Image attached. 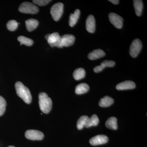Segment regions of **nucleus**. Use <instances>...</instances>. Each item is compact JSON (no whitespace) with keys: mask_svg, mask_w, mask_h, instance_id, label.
<instances>
[{"mask_svg":"<svg viewBox=\"0 0 147 147\" xmlns=\"http://www.w3.org/2000/svg\"><path fill=\"white\" fill-rule=\"evenodd\" d=\"M133 3L136 15L139 16H141L143 9V1L140 0H134Z\"/></svg>","mask_w":147,"mask_h":147,"instance_id":"412c9836","label":"nucleus"},{"mask_svg":"<svg viewBox=\"0 0 147 147\" xmlns=\"http://www.w3.org/2000/svg\"><path fill=\"white\" fill-rule=\"evenodd\" d=\"M80 15V11L79 9H76L74 13H71L69 16V25L70 27H73L77 23Z\"/></svg>","mask_w":147,"mask_h":147,"instance_id":"f3484780","label":"nucleus"},{"mask_svg":"<svg viewBox=\"0 0 147 147\" xmlns=\"http://www.w3.org/2000/svg\"><path fill=\"white\" fill-rule=\"evenodd\" d=\"M109 1L115 5L118 4L119 2V1L118 0H110Z\"/></svg>","mask_w":147,"mask_h":147,"instance_id":"cd10ccee","label":"nucleus"},{"mask_svg":"<svg viewBox=\"0 0 147 147\" xmlns=\"http://www.w3.org/2000/svg\"><path fill=\"white\" fill-rule=\"evenodd\" d=\"M117 119L115 117H111L105 122V125L107 128L116 130L118 128Z\"/></svg>","mask_w":147,"mask_h":147,"instance_id":"a211bd4d","label":"nucleus"},{"mask_svg":"<svg viewBox=\"0 0 147 147\" xmlns=\"http://www.w3.org/2000/svg\"><path fill=\"white\" fill-rule=\"evenodd\" d=\"M99 122V119L98 116L96 115H92L90 117H89L85 127L88 128L92 126H96Z\"/></svg>","mask_w":147,"mask_h":147,"instance_id":"6ab92c4d","label":"nucleus"},{"mask_svg":"<svg viewBox=\"0 0 147 147\" xmlns=\"http://www.w3.org/2000/svg\"><path fill=\"white\" fill-rule=\"evenodd\" d=\"M75 40V36L73 35H64L61 37L60 48H62L63 47H69L73 45Z\"/></svg>","mask_w":147,"mask_h":147,"instance_id":"6e6552de","label":"nucleus"},{"mask_svg":"<svg viewBox=\"0 0 147 147\" xmlns=\"http://www.w3.org/2000/svg\"><path fill=\"white\" fill-rule=\"evenodd\" d=\"M142 47V42L139 39L134 40L132 41L129 48V54L132 57H137Z\"/></svg>","mask_w":147,"mask_h":147,"instance_id":"39448f33","label":"nucleus"},{"mask_svg":"<svg viewBox=\"0 0 147 147\" xmlns=\"http://www.w3.org/2000/svg\"><path fill=\"white\" fill-rule=\"evenodd\" d=\"M86 71L83 68H79L75 69L73 73V76L76 80H80L85 77Z\"/></svg>","mask_w":147,"mask_h":147,"instance_id":"4be33fe9","label":"nucleus"},{"mask_svg":"<svg viewBox=\"0 0 147 147\" xmlns=\"http://www.w3.org/2000/svg\"><path fill=\"white\" fill-rule=\"evenodd\" d=\"M27 139L31 140H41L44 138V134L41 131L34 129L27 130L25 133Z\"/></svg>","mask_w":147,"mask_h":147,"instance_id":"423d86ee","label":"nucleus"},{"mask_svg":"<svg viewBox=\"0 0 147 147\" xmlns=\"http://www.w3.org/2000/svg\"><path fill=\"white\" fill-rule=\"evenodd\" d=\"M88 118L89 117L86 115L82 116L80 117V118L77 121V124H76L77 128L78 129L80 130L84 128L86 125Z\"/></svg>","mask_w":147,"mask_h":147,"instance_id":"5701e85b","label":"nucleus"},{"mask_svg":"<svg viewBox=\"0 0 147 147\" xmlns=\"http://www.w3.org/2000/svg\"><path fill=\"white\" fill-rule=\"evenodd\" d=\"M105 55V52L103 50L98 49L93 50L88 55V58L91 60H94L104 57Z\"/></svg>","mask_w":147,"mask_h":147,"instance_id":"4468645a","label":"nucleus"},{"mask_svg":"<svg viewBox=\"0 0 147 147\" xmlns=\"http://www.w3.org/2000/svg\"><path fill=\"white\" fill-rule=\"evenodd\" d=\"M18 10L21 13L36 14L38 12L39 9L37 6L31 3L24 2L19 6Z\"/></svg>","mask_w":147,"mask_h":147,"instance_id":"7ed1b4c3","label":"nucleus"},{"mask_svg":"<svg viewBox=\"0 0 147 147\" xmlns=\"http://www.w3.org/2000/svg\"><path fill=\"white\" fill-rule=\"evenodd\" d=\"M61 37L58 32H54L49 35L47 41L51 47H57L60 48Z\"/></svg>","mask_w":147,"mask_h":147,"instance_id":"1a4fd4ad","label":"nucleus"},{"mask_svg":"<svg viewBox=\"0 0 147 147\" xmlns=\"http://www.w3.org/2000/svg\"><path fill=\"white\" fill-rule=\"evenodd\" d=\"M136 87V84L131 81H125L119 83L116 86V89L119 90L133 89Z\"/></svg>","mask_w":147,"mask_h":147,"instance_id":"9b49d317","label":"nucleus"},{"mask_svg":"<svg viewBox=\"0 0 147 147\" xmlns=\"http://www.w3.org/2000/svg\"><path fill=\"white\" fill-rule=\"evenodd\" d=\"M39 105L41 111L45 114H47L51 111L53 105L52 99L45 92L39 94Z\"/></svg>","mask_w":147,"mask_h":147,"instance_id":"f03ea898","label":"nucleus"},{"mask_svg":"<svg viewBox=\"0 0 147 147\" xmlns=\"http://www.w3.org/2000/svg\"><path fill=\"white\" fill-rule=\"evenodd\" d=\"M51 1L50 0H34L33 1V2L35 4L37 5L42 6L47 5V4L49 3Z\"/></svg>","mask_w":147,"mask_h":147,"instance_id":"bb28decb","label":"nucleus"},{"mask_svg":"<svg viewBox=\"0 0 147 147\" xmlns=\"http://www.w3.org/2000/svg\"><path fill=\"white\" fill-rule=\"evenodd\" d=\"M114 102V99L109 96L102 98L99 102V106L101 107H108L112 105Z\"/></svg>","mask_w":147,"mask_h":147,"instance_id":"aec40b11","label":"nucleus"},{"mask_svg":"<svg viewBox=\"0 0 147 147\" xmlns=\"http://www.w3.org/2000/svg\"><path fill=\"white\" fill-rule=\"evenodd\" d=\"M18 40L21 43L20 45L23 44L28 46H30L33 44V40H32L24 36H20L18 37Z\"/></svg>","mask_w":147,"mask_h":147,"instance_id":"b1692460","label":"nucleus"},{"mask_svg":"<svg viewBox=\"0 0 147 147\" xmlns=\"http://www.w3.org/2000/svg\"><path fill=\"white\" fill-rule=\"evenodd\" d=\"M115 65V63L113 61L105 60L101 63L100 65L97 66L94 69V71L96 73L101 71L106 67H113Z\"/></svg>","mask_w":147,"mask_h":147,"instance_id":"ddd939ff","label":"nucleus"},{"mask_svg":"<svg viewBox=\"0 0 147 147\" xmlns=\"http://www.w3.org/2000/svg\"><path fill=\"white\" fill-rule=\"evenodd\" d=\"M18 26V23L15 20H11L8 21L7 27L9 30L10 31H13L17 29Z\"/></svg>","mask_w":147,"mask_h":147,"instance_id":"393cba45","label":"nucleus"},{"mask_svg":"<svg viewBox=\"0 0 147 147\" xmlns=\"http://www.w3.org/2000/svg\"><path fill=\"white\" fill-rule=\"evenodd\" d=\"M15 86L16 93L18 96L26 103L28 104L30 103L32 98L29 89L20 82H16Z\"/></svg>","mask_w":147,"mask_h":147,"instance_id":"f257e3e1","label":"nucleus"},{"mask_svg":"<svg viewBox=\"0 0 147 147\" xmlns=\"http://www.w3.org/2000/svg\"><path fill=\"white\" fill-rule=\"evenodd\" d=\"M86 28L89 32L93 33L95 31L96 22L94 16L90 15L86 21Z\"/></svg>","mask_w":147,"mask_h":147,"instance_id":"f8f14e48","label":"nucleus"},{"mask_svg":"<svg viewBox=\"0 0 147 147\" xmlns=\"http://www.w3.org/2000/svg\"><path fill=\"white\" fill-rule=\"evenodd\" d=\"M90 88L86 83H82L77 85L75 88V93L77 94H82L88 91Z\"/></svg>","mask_w":147,"mask_h":147,"instance_id":"dca6fc26","label":"nucleus"},{"mask_svg":"<svg viewBox=\"0 0 147 147\" xmlns=\"http://www.w3.org/2000/svg\"><path fill=\"white\" fill-rule=\"evenodd\" d=\"M6 102L2 96H0V116H2L5 111Z\"/></svg>","mask_w":147,"mask_h":147,"instance_id":"a878e982","label":"nucleus"},{"mask_svg":"<svg viewBox=\"0 0 147 147\" xmlns=\"http://www.w3.org/2000/svg\"><path fill=\"white\" fill-rule=\"evenodd\" d=\"M108 137L105 135H98L92 137L90 140V143L92 146L104 144L108 142Z\"/></svg>","mask_w":147,"mask_h":147,"instance_id":"9d476101","label":"nucleus"},{"mask_svg":"<svg viewBox=\"0 0 147 147\" xmlns=\"http://www.w3.org/2000/svg\"><path fill=\"white\" fill-rule=\"evenodd\" d=\"M26 25L27 30L29 32H32L38 26V22L36 19L32 18L26 21Z\"/></svg>","mask_w":147,"mask_h":147,"instance_id":"2eb2a0df","label":"nucleus"},{"mask_svg":"<svg viewBox=\"0 0 147 147\" xmlns=\"http://www.w3.org/2000/svg\"><path fill=\"white\" fill-rule=\"evenodd\" d=\"M64 5L61 3L55 4L52 7L50 10V13L53 19L55 21H59L61 17L63 11Z\"/></svg>","mask_w":147,"mask_h":147,"instance_id":"20e7f679","label":"nucleus"},{"mask_svg":"<svg viewBox=\"0 0 147 147\" xmlns=\"http://www.w3.org/2000/svg\"><path fill=\"white\" fill-rule=\"evenodd\" d=\"M7 147H15L13 146H8Z\"/></svg>","mask_w":147,"mask_h":147,"instance_id":"c85d7f7f","label":"nucleus"},{"mask_svg":"<svg viewBox=\"0 0 147 147\" xmlns=\"http://www.w3.org/2000/svg\"><path fill=\"white\" fill-rule=\"evenodd\" d=\"M109 19L111 24L118 29L121 28L123 24V18L119 15L114 13L109 14Z\"/></svg>","mask_w":147,"mask_h":147,"instance_id":"0eeeda50","label":"nucleus"}]
</instances>
